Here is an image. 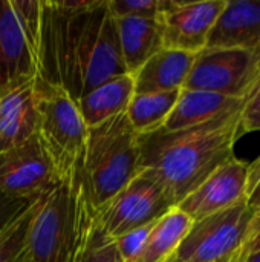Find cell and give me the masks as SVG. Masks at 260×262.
<instances>
[{
	"label": "cell",
	"instance_id": "16",
	"mask_svg": "<svg viewBox=\"0 0 260 262\" xmlns=\"http://www.w3.org/2000/svg\"><path fill=\"white\" fill-rule=\"evenodd\" d=\"M244 100L245 98H231L205 91L181 89L162 130L175 132L210 121L224 112L242 107Z\"/></svg>",
	"mask_w": 260,
	"mask_h": 262
},
{
	"label": "cell",
	"instance_id": "10",
	"mask_svg": "<svg viewBox=\"0 0 260 262\" xmlns=\"http://www.w3.org/2000/svg\"><path fill=\"white\" fill-rule=\"evenodd\" d=\"M60 183L37 137L0 152V193L35 203Z\"/></svg>",
	"mask_w": 260,
	"mask_h": 262
},
{
	"label": "cell",
	"instance_id": "4",
	"mask_svg": "<svg viewBox=\"0 0 260 262\" xmlns=\"http://www.w3.org/2000/svg\"><path fill=\"white\" fill-rule=\"evenodd\" d=\"M139 135L126 112L87 129L81 183L95 212L139 173Z\"/></svg>",
	"mask_w": 260,
	"mask_h": 262
},
{
	"label": "cell",
	"instance_id": "8",
	"mask_svg": "<svg viewBox=\"0 0 260 262\" xmlns=\"http://www.w3.org/2000/svg\"><path fill=\"white\" fill-rule=\"evenodd\" d=\"M254 209L247 200L193 223L167 262H231L245 239Z\"/></svg>",
	"mask_w": 260,
	"mask_h": 262
},
{
	"label": "cell",
	"instance_id": "26",
	"mask_svg": "<svg viewBox=\"0 0 260 262\" xmlns=\"http://www.w3.org/2000/svg\"><path fill=\"white\" fill-rule=\"evenodd\" d=\"M34 203L25 200H15L0 193V235Z\"/></svg>",
	"mask_w": 260,
	"mask_h": 262
},
{
	"label": "cell",
	"instance_id": "24",
	"mask_svg": "<svg viewBox=\"0 0 260 262\" xmlns=\"http://www.w3.org/2000/svg\"><path fill=\"white\" fill-rule=\"evenodd\" d=\"M155 223L149 224V226H144V227H139V229H135L132 232H127L121 236H118L115 239V244H116V249L120 252V256L123 258L124 262H135V259L139 256V253L143 252L144 249V244L147 241V236L152 230Z\"/></svg>",
	"mask_w": 260,
	"mask_h": 262
},
{
	"label": "cell",
	"instance_id": "3",
	"mask_svg": "<svg viewBox=\"0 0 260 262\" xmlns=\"http://www.w3.org/2000/svg\"><path fill=\"white\" fill-rule=\"evenodd\" d=\"M93 223L81 178L58 183L31 207L28 262H75Z\"/></svg>",
	"mask_w": 260,
	"mask_h": 262
},
{
	"label": "cell",
	"instance_id": "17",
	"mask_svg": "<svg viewBox=\"0 0 260 262\" xmlns=\"http://www.w3.org/2000/svg\"><path fill=\"white\" fill-rule=\"evenodd\" d=\"M120 49L127 74L133 75L153 54L162 49V32L158 18H115Z\"/></svg>",
	"mask_w": 260,
	"mask_h": 262
},
{
	"label": "cell",
	"instance_id": "29",
	"mask_svg": "<svg viewBox=\"0 0 260 262\" xmlns=\"http://www.w3.org/2000/svg\"><path fill=\"white\" fill-rule=\"evenodd\" d=\"M244 262H260V250L257 252H254V253H251L247 259Z\"/></svg>",
	"mask_w": 260,
	"mask_h": 262
},
{
	"label": "cell",
	"instance_id": "20",
	"mask_svg": "<svg viewBox=\"0 0 260 262\" xmlns=\"http://www.w3.org/2000/svg\"><path fill=\"white\" fill-rule=\"evenodd\" d=\"M181 91L133 94L126 117L138 135H149L162 129Z\"/></svg>",
	"mask_w": 260,
	"mask_h": 262
},
{
	"label": "cell",
	"instance_id": "30",
	"mask_svg": "<svg viewBox=\"0 0 260 262\" xmlns=\"http://www.w3.org/2000/svg\"><path fill=\"white\" fill-rule=\"evenodd\" d=\"M18 262H28V259H26V258H25V255H23V256H21V259H20Z\"/></svg>",
	"mask_w": 260,
	"mask_h": 262
},
{
	"label": "cell",
	"instance_id": "1",
	"mask_svg": "<svg viewBox=\"0 0 260 262\" xmlns=\"http://www.w3.org/2000/svg\"><path fill=\"white\" fill-rule=\"evenodd\" d=\"M124 74L116 20L106 0H41L40 78L60 86L77 103Z\"/></svg>",
	"mask_w": 260,
	"mask_h": 262
},
{
	"label": "cell",
	"instance_id": "25",
	"mask_svg": "<svg viewBox=\"0 0 260 262\" xmlns=\"http://www.w3.org/2000/svg\"><path fill=\"white\" fill-rule=\"evenodd\" d=\"M241 129L242 134L260 130V75L244 100L241 109Z\"/></svg>",
	"mask_w": 260,
	"mask_h": 262
},
{
	"label": "cell",
	"instance_id": "18",
	"mask_svg": "<svg viewBox=\"0 0 260 262\" xmlns=\"http://www.w3.org/2000/svg\"><path fill=\"white\" fill-rule=\"evenodd\" d=\"M133 94V75L124 74L107 80L83 95L77 101V106L89 129L124 114Z\"/></svg>",
	"mask_w": 260,
	"mask_h": 262
},
{
	"label": "cell",
	"instance_id": "2",
	"mask_svg": "<svg viewBox=\"0 0 260 262\" xmlns=\"http://www.w3.org/2000/svg\"><path fill=\"white\" fill-rule=\"evenodd\" d=\"M241 109L187 129L139 135V170L150 172L176 207L216 169L234 158V144L244 135Z\"/></svg>",
	"mask_w": 260,
	"mask_h": 262
},
{
	"label": "cell",
	"instance_id": "11",
	"mask_svg": "<svg viewBox=\"0 0 260 262\" xmlns=\"http://www.w3.org/2000/svg\"><path fill=\"white\" fill-rule=\"evenodd\" d=\"M227 0L178 2L162 0L158 15L162 48L198 54L207 46L208 35Z\"/></svg>",
	"mask_w": 260,
	"mask_h": 262
},
{
	"label": "cell",
	"instance_id": "23",
	"mask_svg": "<svg viewBox=\"0 0 260 262\" xmlns=\"http://www.w3.org/2000/svg\"><path fill=\"white\" fill-rule=\"evenodd\" d=\"M106 5L113 18H158L162 9V0H106Z\"/></svg>",
	"mask_w": 260,
	"mask_h": 262
},
{
	"label": "cell",
	"instance_id": "19",
	"mask_svg": "<svg viewBox=\"0 0 260 262\" xmlns=\"http://www.w3.org/2000/svg\"><path fill=\"white\" fill-rule=\"evenodd\" d=\"M193 221L178 207L170 209L155 221L143 252L135 262H167L178 250Z\"/></svg>",
	"mask_w": 260,
	"mask_h": 262
},
{
	"label": "cell",
	"instance_id": "27",
	"mask_svg": "<svg viewBox=\"0 0 260 262\" xmlns=\"http://www.w3.org/2000/svg\"><path fill=\"white\" fill-rule=\"evenodd\" d=\"M260 250V207L254 210L251 223L248 226L244 243L241 244L234 259L231 262H244L251 253Z\"/></svg>",
	"mask_w": 260,
	"mask_h": 262
},
{
	"label": "cell",
	"instance_id": "22",
	"mask_svg": "<svg viewBox=\"0 0 260 262\" xmlns=\"http://www.w3.org/2000/svg\"><path fill=\"white\" fill-rule=\"evenodd\" d=\"M31 207L0 235V262H18L25 255Z\"/></svg>",
	"mask_w": 260,
	"mask_h": 262
},
{
	"label": "cell",
	"instance_id": "21",
	"mask_svg": "<svg viewBox=\"0 0 260 262\" xmlns=\"http://www.w3.org/2000/svg\"><path fill=\"white\" fill-rule=\"evenodd\" d=\"M75 262H124L120 256L115 239L103 233L95 223L77 256Z\"/></svg>",
	"mask_w": 260,
	"mask_h": 262
},
{
	"label": "cell",
	"instance_id": "15",
	"mask_svg": "<svg viewBox=\"0 0 260 262\" xmlns=\"http://www.w3.org/2000/svg\"><path fill=\"white\" fill-rule=\"evenodd\" d=\"M37 132L34 83L0 97V152L17 147Z\"/></svg>",
	"mask_w": 260,
	"mask_h": 262
},
{
	"label": "cell",
	"instance_id": "5",
	"mask_svg": "<svg viewBox=\"0 0 260 262\" xmlns=\"http://www.w3.org/2000/svg\"><path fill=\"white\" fill-rule=\"evenodd\" d=\"M34 101L37 112L35 137L60 183L81 178L87 126L77 103L60 86L40 77L34 81Z\"/></svg>",
	"mask_w": 260,
	"mask_h": 262
},
{
	"label": "cell",
	"instance_id": "14",
	"mask_svg": "<svg viewBox=\"0 0 260 262\" xmlns=\"http://www.w3.org/2000/svg\"><path fill=\"white\" fill-rule=\"evenodd\" d=\"M196 54L162 48L153 54L135 74V94L181 91L195 63Z\"/></svg>",
	"mask_w": 260,
	"mask_h": 262
},
{
	"label": "cell",
	"instance_id": "6",
	"mask_svg": "<svg viewBox=\"0 0 260 262\" xmlns=\"http://www.w3.org/2000/svg\"><path fill=\"white\" fill-rule=\"evenodd\" d=\"M41 0H0V97L40 75Z\"/></svg>",
	"mask_w": 260,
	"mask_h": 262
},
{
	"label": "cell",
	"instance_id": "13",
	"mask_svg": "<svg viewBox=\"0 0 260 262\" xmlns=\"http://www.w3.org/2000/svg\"><path fill=\"white\" fill-rule=\"evenodd\" d=\"M205 48L260 49V0H227Z\"/></svg>",
	"mask_w": 260,
	"mask_h": 262
},
{
	"label": "cell",
	"instance_id": "7",
	"mask_svg": "<svg viewBox=\"0 0 260 262\" xmlns=\"http://www.w3.org/2000/svg\"><path fill=\"white\" fill-rule=\"evenodd\" d=\"M175 206L159 181L147 170L139 173L116 195L93 212V223L109 238L149 226Z\"/></svg>",
	"mask_w": 260,
	"mask_h": 262
},
{
	"label": "cell",
	"instance_id": "28",
	"mask_svg": "<svg viewBox=\"0 0 260 262\" xmlns=\"http://www.w3.org/2000/svg\"><path fill=\"white\" fill-rule=\"evenodd\" d=\"M247 203L251 209L260 207V157L253 163H248V175H247V190H245Z\"/></svg>",
	"mask_w": 260,
	"mask_h": 262
},
{
	"label": "cell",
	"instance_id": "12",
	"mask_svg": "<svg viewBox=\"0 0 260 262\" xmlns=\"http://www.w3.org/2000/svg\"><path fill=\"white\" fill-rule=\"evenodd\" d=\"M248 163L231 158L216 169L198 189L185 196L176 207L193 223L230 209L247 200Z\"/></svg>",
	"mask_w": 260,
	"mask_h": 262
},
{
	"label": "cell",
	"instance_id": "9",
	"mask_svg": "<svg viewBox=\"0 0 260 262\" xmlns=\"http://www.w3.org/2000/svg\"><path fill=\"white\" fill-rule=\"evenodd\" d=\"M260 75V49H202L182 89L245 98Z\"/></svg>",
	"mask_w": 260,
	"mask_h": 262
}]
</instances>
